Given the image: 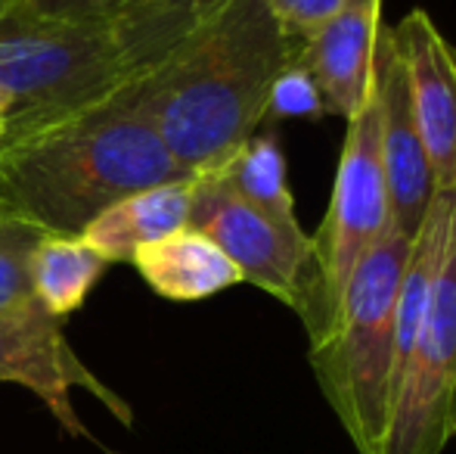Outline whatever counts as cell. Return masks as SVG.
I'll return each instance as SVG.
<instances>
[{"instance_id": "obj_4", "label": "cell", "mask_w": 456, "mask_h": 454, "mask_svg": "<svg viewBox=\"0 0 456 454\" xmlns=\"http://www.w3.org/2000/svg\"><path fill=\"white\" fill-rule=\"evenodd\" d=\"M134 69L112 25L41 16L22 0H0V94L10 125L50 119L109 97Z\"/></svg>"}, {"instance_id": "obj_10", "label": "cell", "mask_w": 456, "mask_h": 454, "mask_svg": "<svg viewBox=\"0 0 456 454\" xmlns=\"http://www.w3.org/2000/svg\"><path fill=\"white\" fill-rule=\"evenodd\" d=\"M376 87H379V137H382V165L388 181L391 225L413 240L422 225L428 202L435 196V177L426 146L416 131L410 110L407 81L391 41V25L382 22L376 44Z\"/></svg>"}, {"instance_id": "obj_16", "label": "cell", "mask_w": 456, "mask_h": 454, "mask_svg": "<svg viewBox=\"0 0 456 454\" xmlns=\"http://www.w3.org/2000/svg\"><path fill=\"white\" fill-rule=\"evenodd\" d=\"M227 0H137L112 25L134 72L152 66Z\"/></svg>"}, {"instance_id": "obj_3", "label": "cell", "mask_w": 456, "mask_h": 454, "mask_svg": "<svg viewBox=\"0 0 456 454\" xmlns=\"http://www.w3.org/2000/svg\"><path fill=\"white\" fill-rule=\"evenodd\" d=\"M410 236L385 227L345 286L332 330L311 345V367L357 454H382L397 392V290Z\"/></svg>"}, {"instance_id": "obj_21", "label": "cell", "mask_w": 456, "mask_h": 454, "mask_svg": "<svg viewBox=\"0 0 456 454\" xmlns=\"http://www.w3.org/2000/svg\"><path fill=\"white\" fill-rule=\"evenodd\" d=\"M6 125H10V100L0 94V140H4V134H6Z\"/></svg>"}, {"instance_id": "obj_5", "label": "cell", "mask_w": 456, "mask_h": 454, "mask_svg": "<svg viewBox=\"0 0 456 454\" xmlns=\"http://www.w3.org/2000/svg\"><path fill=\"white\" fill-rule=\"evenodd\" d=\"M388 225L391 206L382 165V137H379V87L372 69L363 103L348 119L330 209L320 230L311 236V274L295 311L305 324L311 345H317L332 330L351 274Z\"/></svg>"}, {"instance_id": "obj_1", "label": "cell", "mask_w": 456, "mask_h": 454, "mask_svg": "<svg viewBox=\"0 0 456 454\" xmlns=\"http://www.w3.org/2000/svg\"><path fill=\"white\" fill-rule=\"evenodd\" d=\"M192 177L159 137L137 75L81 110L6 128L0 202L47 234L81 236L102 209L137 190Z\"/></svg>"}, {"instance_id": "obj_19", "label": "cell", "mask_w": 456, "mask_h": 454, "mask_svg": "<svg viewBox=\"0 0 456 454\" xmlns=\"http://www.w3.org/2000/svg\"><path fill=\"white\" fill-rule=\"evenodd\" d=\"M265 4L292 41H305L326 19L336 16L348 0H265Z\"/></svg>"}, {"instance_id": "obj_2", "label": "cell", "mask_w": 456, "mask_h": 454, "mask_svg": "<svg viewBox=\"0 0 456 454\" xmlns=\"http://www.w3.org/2000/svg\"><path fill=\"white\" fill-rule=\"evenodd\" d=\"M298 41L265 0H227L137 72L143 106L186 175L215 169L267 115L271 87Z\"/></svg>"}, {"instance_id": "obj_18", "label": "cell", "mask_w": 456, "mask_h": 454, "mask_svg": "<svg viewBox=\"0 0 456 454\" xmlns=\"http://www.w3.org/2000/svg\"><path fill=\"white\" fill-rule=\"evenodd\" d=\"M323 97H320L314 78L305 72V66L289 62L280 72V78L271 87V100H267L265 121H282V119H307L317 121L323 119Z\"/></svg>"}, {"instance_id": "obj_15", "label": "cell", "mask_w": 456, "mask_h": 454, "mask_svg": "<svg viewBox=\"0 0 456 454\" xmlns=\"http://www.w3.org/2000/svg\"><path fill=\"white\" fill-rule=\"evenodd\" d=\"M233 196L280 219H295V196L286 181V156L273 134H252L224 162L205 169Z\"/></svg>"}, {"instance_id": "obj_11", "label": "cell", "mask_w": 456, "mask_h": 454, "mask_svg": "<svg viewBox=\"0 0 456 454\" xmlns=\"http://www.w3.org/2000/svg\"><path fill=\"white\" fill-rule=\"evenodd\" d=\"M382 0H348L314 35L298 41L295 62L314 78L326 115L348 121L363 103L376 69Z\"/></svg>"}, {"instance_id": "obj_8", "label": "cell", "mask_w": 456, "mask_h": 454, "mask_svg": "<svg viewBox=\"0 0 456 454\" xmlns=\"http://www.w3.org/2000/svg\"><path fill=\"white\" fill-rule=\"evenodd\" d=\"M0 383L31 389L72 436H85V424L72 408V386H85L96 399H106L121 420L131 417L78 361L62 336L60 318L50 315L35 296L0 311Z\"/></svg>"}, {"instance_id": "obj_13", "label": "cell", "mask_w": 456, "mask_h": 454, "mask_svg": "<svg viewBox=\"0 0 456 454\" xmlns=\"http://www.w3.org/2000/svg\"><path fill=\"white\" fill-rule=\"evenodd\" d=\"M131 265L159 296L171 302H199L242 284L240 268L227 259V252L192 227H181L143 246Z\"/></svg>"}, {"instance_id": "obj_6", "label": "cell", "mask_w": 456, "mask_h": 454, "mask_svg": "<svg viewBox=\"0 0 456 454\" xmlns=\"http://www.w3.org/2000/svg\"><path fill=\"white\" fill-rule=\"evenodd\" d=\"M456 436V190L444 261L395 395L382 454H441Z\"/></svg>"}, {"instance_id": "obj_7", "label": "cell", "mask_w": 456, "mask_h": 454, "mask_svg": "<svg viewBox=\"0 0 456 454\" xmlns=\"http://www.w3.org/2000/svg\"><path fill=\"white\" fill-rule=\"evenodd\" d=\"M227 252L242 280L298 311L311 274V236L298 219H280L233 196L211 171L192 175L190 225Z\"/></svg>"}, {"instance_id": "obj_12", "label": "cell", "mask_w": 456, "mask_h": 454, "mask_svg": "<svg viewBox=\"0 0 456 454\" xmlns=\"http://www.w3.org/2000/svg\"><path fill=\"white\" fill-rule=\"evenodd\" d=\"M190 206L192 177L156 184V187L137 190V194L102 209L91 225L81 230V240L94 252H100L109 265L131 261L143 246L190 225Z\"/></svg>"}, {"instance_id": "obj_9", "label": "cell", "mask_w": 456, "mask_h": 454, "mask_svg": "<svg viewBox=\"0 0 456 454\" xmlns=\"http://www.w3.org/2000/svg\"><path fill=\"white\" fill-rule=\"evenodd\" d=\"M391 41L407 81L416 131L432 165L435 190H456V47L426 10L391 25Z\"/></svg>"}, {"instance_id": "obj_17", "label": "cell", "mask_w": 456, "mask_h": 454, "mask_svg": "<svg viewBox=\"0 0 456 454\" xmlns=\"http://www.w3.org/2000/svg\"><path fill=\"white\" fill-rule=\"evenodd\" d=\"M44 236L47 230L0 202V311L31 299V255Z\"/></svg>"}, {"instance_id": "obj_20", "label": "cell", "mask_w": 456, "mask_h": 454, "mask_svg": "<svg viewBox=\"0 0 456 454\" xmlns=\"http://www.w3.org/2000/svg\"><path fill=\"white\" fill-rule=\"evenodd\" d=\"M41 16L69 19V22L115 25L137 0H22Z\"/></svg>"}, {"instance_id": "obj_14", "label": "cell", "mask_w": 456, "mask_h": 454, "mask_svg": "<svg viewBox=\"0 0 456 454\" xmlns=\"http://www.w3.org/2000/svg\"><path fill=\"white\" fill-rule=\"evenodd\" d=\"M109 261L81 236L47 234L31 255V296L53 318H66L85 305Z\"/></svg>"}]
</instances>
